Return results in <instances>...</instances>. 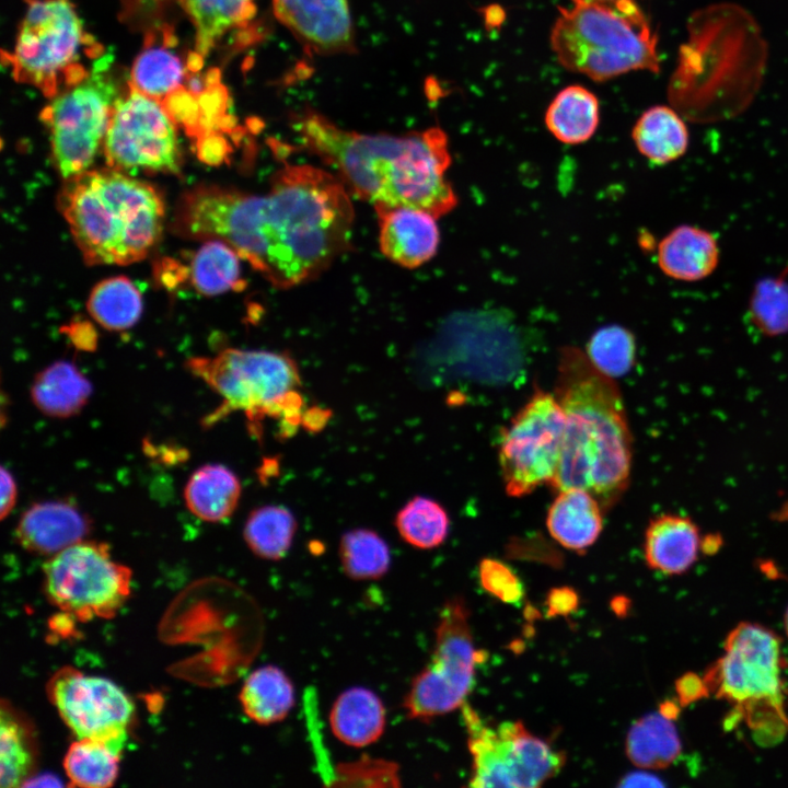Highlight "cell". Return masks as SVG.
Masks as SVG:
<instances>
[{"label":"cell","mask_w":788,"mask_h":788,"mask_svg":"<svg viewBox=\"0 0 788 788\" xmlns=\"http://www.w3.org/2000/svg\"><path fill=\"white\" fill-rule=\"evenodd\" d=\"M785 626H786V631H787V635H788V609H787V612H786V615H785Z\"/></svg>","instance_id":"obj_52"},{"label":"cell","mask_w":788,"mask_h":788,"mask_svg":"<svg viewBox=\"0 0 788 788\" xmlns=\"http://www.w3.org/2000/svg\"><path fill=\"white\" fill-rule=\"evenodd\" d=\"M91 526L90 518L71 501L46 500L22 513L15 537L27 552L53 556L84 541Z\"/></svg>","instance_id":"obj_19"},{"label":"cell","mask_w":788,"mask_h":788,"mask_svg":"<svg viewBox=\"0 0 788 788\" xmlns=\"http://www.w3.org/2000/svg\"><path fill=\"white\" fill-rule=\"evenodd\" d=\"M631 138L639 153L657 165L682 158L690 142L685 119L664 105L645 111L633 127Z\"/></svg>","instance_id":"obj_28"},{"label":"cell","mask_w":788,"mask_h":788,"mask_svg":"<svg viewBox=\"0 0 788 788\" xmlns=\"http://www.w3.org/2000/svg\"><path fill=\"white\" fill-rule=\"evenodd\" d=\"M329 785L360 788L398 787L399 767L393 761L362 755L337 764L332 772Z\"/></svg>","instance_id":"obj_42"},{"label":"cell","mask_w":788,"mask_h":788,"mask_svg":"<svg viewBox=\"0 0 788 788\" xmlns=\"http://www.w3.org/2000/svg\"><path fill=\"white\" fill-rule=\"evenodd\" d=\"M241 497L237 476L222 464H205L193 472L184 487L187 509L206 522L231 517Z\"/></svg>","instance_id":"obj_27"},{"label":"cell","mask_w":788,"mask_h":788,"mask_svg":"<svg viewBox=\"0 0 788 788\" xmlns=\"http://www.w3.org/2000/svg\"><path fill=\"white\" fill-rule=\"evenodd\" d=\"M769 519L778 523H788V496L770 512Z\"/></svg>","instance_id":"obj_49"},{"label":"cell","mask_w":788,"mask_h":788,"mask_svg":"<svg viewBox=\"0 0 788 788\" xmlns=\"http://www.w3.org/2000/svg\"><path fill=\"white\" fill-rule=\"evenodd\" d=\"M625 751L637 767L661 769L680 756L682 743L672 719L658 711L639 718L630 727Z\"/></svg>","instance_id":"obj_31"},{"label":"cell","mask_w":788,"mask_h":788,"mask_svg":"<svg viewBox=\"0 0 788 788\" xmlns=\"http://www.w3.org/2000/svg\"><path fill=\"white\" fill-rule=\"evenodd\" d=\"M705 540L691 517L674 512L658 514L645 530V561L650 569L664 575H682L697 561Z\"/></svg>","instance_id":"obj_21"},{"label":"cell","mask_w":788,"mask_h":788,"mask_svg":"<svg viewBox=\"0 0 788 788\" xmlns=\"http://www.w3.org/2000/svg\"><path fill=\"white\" fill-rule=\"evenodd\" d=\"M338 554L344 572L354 580H378L390 569L391 553L386 542L369 529L346 532L340 538Z\"/></svg>","instance_id":"obj_38"},{"label":"cell","mask_w":788,"mask_h":788,"mask_svg":"<svg viewBox=\"0 0 788 788\" xmlns=\"http://www.w3.org/2000/svg\"><path fill=\"white\" fill-rule=\"evenodd\" d=\"M26 3L9 66L16 81L53 97L89 72L79 62L88 37L71 0Z\"/></svg>","instance_id":"obj_9"},{"label":"cell","mask_w":788,"mask_h":788,"mask_svg":"<svg viewBox=\"0 0 788 788\" xmlns=\"http://www.w3.org/2000/svg\"><path fill=\"white\" fill-rule=\"evenodd\" d=\"M69 338L72 344L82 350H93L96 345V337L93 331L89 332L86 325L69 327Z\"/></svg>","instance_id":"obj_47"},{"label":"cell","mask_w":788,"mask_h":788,"mask_svg":"<svg viewBox=\"0 0 788 788\" xmlns=\"http://www.w3.org/2000/svg\"><path fill=\"white\" fill-rule=\"evenodd\" d=\"M676 691L683 705L708 695L704 680L695 674L682 676L676 682Z\"/></svg>","instance_id":"obj_45"},{"label":"cell","mask_w":788,"mask_h":788,"mask_svg":"<svg viewBox=\"0 0 788 788\" xmlns=\"http://www.w3.org/2000/svg\"><path fill=\"white\" fill-rule=\"evenodd\" d=\"M767 57L762 28L746 9L732 2L698 9L688 19L668 100L691 123L734 118L758 93Z\"/></svg>","instance_id":"obj_3"},{"label":"cell","mask_w":788,"mask_h":788,"mask_svg":"<svg viewBox=\"0 0 788 788\" xmlns=\"http://www.w3.org/2000/svg\"><path fill=\"white\" fill-rule=\"evenodd\" d=\"M47 694L77 739L100 741L121 753L135 707L118 685L65 667L49 680Z\"/></svg>","instance_id":"obj_16"},{"label":"cell","mask_w":788,"mask_h":788,"mask_svg":"<svg viewBox=\"0 0 788 788\" xmlns=\"http://www.w3.org/2000/svg\"><path fill=\"white\" fill-rule=\"evenodd\" d=\"M119 757L103 742L77 739L65 755L63 768L72 786L105 788L117 778Z\"/></svg>","instance_id":"obj_37"},{"label":"cell","mask_w":788,"mask_h":788,"mask_svg":"<svg viewBox=\"0 0 788 788\" xmlns=\"http://www.w3.org/2000/svg\"><path fill=\"white\" fill-rule=\"evenodd\" d=\"M301 146L331 166L349 192L375 212L398 207L425 210L437 219L457 205L445 177L449 141L439 127L402 136L344 129L304 109L291 119Z\"/></svg>","instance_id":"obj_2"},{"label":"cell","mask_w":788,"mask_h":788,"mask_svg":"<svg viewBox=\"0 0 788 788\" xmlns=\"http://www.w3.org/2000/svg\"><path fill=\"white\" fill-rule=\"evenodd\" d=\"M659 711H660L662 715H664L665 717L673 719V718L676 717L677 708H676V706L674 705V703L664 702V703L660 706Z\"/></svg>","instance_id":"obj_50"},{"label":"cell","mask_w":788,"mask_h":788,"mask_svg":"<svg viewBox=\"0 0 788 788\" xmlns=\"http://www.w3.org/2000/svg\"><path fill=\"white\" fill-rule=\"evenodd\" d=\"M570 1H571V3H577V2H598V1H611V0H570Z\"/></svg>","instance_id":"obj_51"},{"label":"cell","mask_w":788,"mask_h":788,"mask_svg":"<svg viewBox=\"0 0 788 788\" xmlns=\"http://www.w3.org/2000/svg\"><path fill=\"white\" fill-rule=\"evenodd\" d=\"M578 593L570 587H557L549 590L546 598L547 615L565 616L577 610Z\"/></svg>","instance_id":"obj_44"},{"label":"cell","mask_w":788,"mask_h":788,"mask_svg":"<svg viewBox=\"0 0 788 788\" xmlns=\"http://www.w3.org/2000/svg\"><path fill=\"white\" fill-rule=\"evenodd\" d=\"M244 714L263 726L282 721L296 704V690L287 673L271 664L254 670L239 695Z\"/></svg>","instance_id":"obj_29"},{"label":"cell","mask_w":788,"mask_h":788,"mask_svg":"<svg viewBox=\"0 0 788 788\" xmlns=\"http://www.w3.org/2000/svg\"><path fill=\"white\" fill-rule=\"evenodd\" d=\"M86 309L94 321L108 331L134 326L142 312L138 288L125 276L100 281L90 292Z\"/></svg>","instance_id":"obj_34"},{"label":"cell","mask_w":788,"mask_h":788,"mask_svg":"<svg viewBox=\"0 0 788 788\" xmlns=\"http://www.w3.org/2000/svg\"><path fill=\"white\" fill-rule=\"evenodd\" d=\"M603 512L599 500L588 490L564 489L557 491L547 511L546 528L563 547L586 552L602 532Z\"/></svg>","instance_id":"obj_23"},{"label":"cell","mask_w":788,"mask_h":788,"mask_svg":"<svg viewBox=\"0 0 788 788\" xmlns=\"http://www.w3.org/2000/svg\"><path fill=\"white\" fill-rule=\"evenodd\" d=\"M781 669L779 638L764 626L743 622L730 631L725 653L703 680L708 694L732 705L728 725L743 721L758 744L772 745L788 732Z\"/></svg>","instance_id":"obj_7"},{"label":"cell","mask_w":788,"mask_h":788,"mask_svg":"<svg viewBox=\"0 0 788 788\" xmlns=\"http://www.w3.org/2000/svg\"><path fill=\"white\" fill-rule=\"evenodd\" d=\"M190 18L196 53L201 57L229 32L244 26L255 14L254 0H177Z\"/></svg>","instance_id":"obj_32"},{"label":"cell","mask_w":788,"mask_h":788,"mask_svg":"<svg viewBox=\"0 0 788 788\" xmlns=\"http://www.w3.org/2000/svg\"><path fill=\"white\" fill-rule=\"evenodd\" d=\"M663 785L664 784L658 777L645 772L629 773L618 783V786L622 787H659Z\"/></svg>","instance_id":"obj_48"},{"label":"cell","mask_w":788,"mask_h":788,"mask_svg":"<svg viewBox=\"0 0 788 788\" xmlns=\"http://www.w3.org/2000/svg\"><path fill=\"white\" fill-rule=\"evenodd\" d=\"M720 258L716 236L702 228L682 224L658 244L657 263L661 271L675 280L695 282L709 277Z\"/></svg>","instance_id":"obj_22"},{"label":"cell","mask_w":788,"mask_h":788,"mask_svg":"<svg viewBox=\"0 0 788 788\" xmlns=\"http://www.w3.org/2000/svg\"><path fill=\"white\" fill-rule=\"evenodd\" d=\"M349 190L332 173L286 164L268 192L252 195L199 185L179 199L172 228L194 240H220L279 289L316 278L350 245Z\"/></svg>","instance_id":"obj_1"},{"label":"cell","mask_w":788,"mask_h":788,"mask_svg":"<svg viewBox=\"0 0 788 788\" xmlns=\"http://www.w3.org/2000/svg\"><path fill=\"white\" fill-rule=\"evenodd\" d=\"M103 57L86 76L53 96L42 117L49 129L53 160L65 179L89 170L104 142L117 96Z\"/></svg>","instance_id":"obj_12"},{"label":"cell","mask_w":788,"mask_h":788,"mask_svg":"<svg viewBox=\"0 0 788 788\" xmlns=\"http://www.w3.org/2000/svg\"><path fill=\"white\" fill-rule=\"evenodd\" d=\"M788 264L780 275L758 280L748 306L753 326L767 337L788 333Z\"/></svg>","instance_id":"obj_40"},{"label":"cell","mask_w":788,"mask_h":788,"mask_svg":"<svg viewBox=\"0 0 788 788\" xmlns=\"http://www.w3.org/2000/svg\"><path fill=\"white\" fill-rule=\"evenodd\" d=\"M186 369L222 398L205 418L207 426L232 412H243L257 434L265 417L282 418L287 424L302 417L300 372L287 354L228 348L211 357H193Z\"/></svg>","instance_id":"obj_8"},{"label":"cell","mask_w":788,"mask_h":788,"mask_svg":"<svg viewBox=\"0 0 788 788\" xmlns=\"http://www.w3.org/2000/svg\"><path fill=\"white\" fill-rule=\"evenodd\" d=\"M599 119L596 96L579 84L558 92L545 113L548 131L566 144L588 141L594 135Z\"/></svg>","instance_id":"obj_30"},{"label":"cell","mask_w":788,"mask_h":788,"mask_svg":"<svg viewBox=\"0 0 788 788\" xmlns=\"http://www.w3.org/2000/svg\"><path fill=\"white\" fill-rule=\"evenodd\" d=\"M438 363L452 374L486 385L513 382L524 368V354L510 326L484 317L453 321L434 343Z\"/></svg>","instance_id":"obj_17"},{"label":"cell","mask_w":788,"mask_h":788,"mask_svg":"<svg viewBox=\"0 0 788 788\" xmlns=\"http://www.w3.org/2000/svg\"><path fill=\"white\" fill-rule=\"evenodd\" d=\"M18 497L16 482L4 466L1 468V519H4L14 508Z\"/></svg>","instance_id":"obj_46"},{"label":"cell","mask_w":788,"mask_h":788,"mask_svg":"<svg viewBox=\"0 0 788 788\" xmlns=\"http://www.w3.org/2000/svg\"><path fill=\"white\" fill-rule=\"evenodd\" d=\"M479 657L465 600H447L438 614L429 661L413 677L403 698L407 718L430 722L461 709L473 690Z\"/></svg>","instance_id":"obj_10"},{"label":"cell","mask_w":788,"mask_h":788,"mask_svg":"<svg viewBox=\"0 0 788 788\" xmlns=\"http://www.w3.org/2000/svg\"><path fill=\"white\" fill-rule=\"evenodd\" d=\"M175 123L164 105L128 83L116 100L103 142L108 167L177 174L182 165Z\"/></svg>","instance_id":"obj_15"},{"label":"cell","mask_w":788,"mask_h":788,"mask_svg":"<svg viewBox=\"0 0 788 788\" xmlns=\"http://www.w3.org/2000/svg\"><path fill=\"white\" fill-rule=\"evenodd\" d=\"M273 11L315 54L349 53L354 47L349 0H273Z\"/></svg>","instance_id":"obj_18"},{"label":"cell","mask_w":788,"mask_h":788,"mask_svg":"<svg viewBox=\"0 0 788 788\" xmlns=\"http://www.w3.org/2000/svg\"><path fill=\"white\" fill-rule=\"evenodd\" d=\"M0 779L2 788L24 786L36 763L31 727L10 706L2 703L0 718Z\"/></svg>","instance_id":"obj_33"},{"label":"cell","mask_w":788,"mask_h":788,"mask_svg":"<svg viewBox=\"0 0 788 788\" xmlns=\"http://www.w3.org/2000/svg\"><path fill=\"white\" fill-rule=\"evenodd\" d=\"M565 431V415L555 394L535 389L503 428L499 466L511 497L529 495L549 485L557 471Z\"/></svg>","instance_id":"obj_14"},{"label":"cell","mask_w":788,"mask_h":788,"mask_svg":"<svg viewBox=\"0 0 788 788\" xmlns=\"http://www.w3.org/2000/svg\"><path fill=\"white\" fill-rule=\"evenodd\" d=\"M554 394L565 415V431L549 487L586 489L607 511L626 491L631 471L633 437L621 392L586 352L565 346Z\"/></svg>","instance_id":"obj_4"},{"label":"cell","mask_w":788,"mask_h":788,"mask_svg":"<svg viewBox=\"0 0 788 788\" xmlns=\"http://www.w3.org/2000/svg\"><path fill=\"white\" fill-rule=\"evenodd\" d=\"M328 721L334 737L341 743L361 749L383 735L386 709L373 691L354 686L341 692L334 700Z\"/></svg>","instance_id":"obj_24"},{"label":"cell","mask_w":788,"mask_h":788,"mask_svg":"<svg viewBox=\"0 0 788 788\" xmlns=\"http://www.w3.org/2000/svg\"><path fill=\"white\" fill-rule=\"evenodd\" d=\"M551 46L564 68L594 81L635 70L660 71L657 31L635 0L559 8Z\"/></svg>","instance_id":"obj_6"},{"label":"cell","mask_w":788,"mask_h":788,"mask_svg":"<svg viewBox=\"0 0 788 788\" xmlns=\"http://www.w3.org/2000/svg\"><path fill=\"white\" fill-rule=\"evenodd\" d=\"M376 215L380 250L392 263L416 268L436 255L440 231L434 216L410 207L392 208Z\"/></svg>","instance_id":"obj_20"},{"label":"cell","mask_w":788,"mask_h":788,"mask_svg":"<svg viewBox=\"0 0 788 788\" xmlns=\"http://www.w3.org/2000/svg\"><path fill=\"white\" fill-rule=\"evenodd\" d=\"M586 355L601 373L611 379L623 376L635 363V336L617 324L602 326L591 335Z\"/></svg>","instance_id":"obj_41"},{"label":"cell","mask_w":788,"mask_h":788,"mask_svg":"<svg viewBox=\"0 0 788 788\" xmlns=\"http://www.w3.org/2000/svg\"><path fill=\"white\" fill-rule=\"evenodd\" d=\"M241 256L220 240H206L190 262L189 276L194 288L205 296H217L243 287Z\"/></svg>","instance_id":"obj_35"},{"label":"cell","mask_w":788,"mask_h":788,"mask_svg":"<svg viewBox=\"0 0 788 788\" xmlns=\"http://www.w3.org/2000/svg\"><path fill=\"white\" fill-rule=\"evenodd\" d=\"M58 205L89 264L138 262L158 243L164 227L158 189L112 167L67 178Z\"/></svg>","instance_id":"obj_5"},{"label":"cell","mask_w":788,"mask_h":788,"mask_svg":"<svg viewBox=\"0 0 788 788\" xmlns=\"http://www.w3.org/2000/svg\"><path fill=\"white\" fill-rule=\"evenodd\" d=\"M479 581L484 590L506 604H518L524 595V588L515 572L503 561L483 558L478 567Z\"/></svg>","instance_id":"obj_43"},{"label":"cell","mask_w":788,"mask_h":788,"mask_svg":"<svg viewBox=\"0 0 788 788\" xmlns=\"http://www.w3.org/2000/svg\"><path fill=\"white\" fill-rule=\"evenodd\" d=\"M461 710L472 756L471 787L535 788L564 767L566 754L521 721L491 726L467 703Z\"/></svg>","instance_id":"obj_11"},{"label":"cell","mask_w":788,"mask_h":788,"mask_svg":"<svg viewBox=\"0 0 788 788\" xmlns=\"http://www.w3.org/2000/svg\"><path fill=\"white\" fill-rule=\"evenodd\" d=\"M297 531L291 511L282 506H264L253 510L243 529L248 548L266 560H279L290 549Z\"/></svg>","instance_id":"obj_36"},{"label":"cell","mask_w":788,"mask_h":788,"mask_svg":"<svg viewBox=\"0 0 788 788\" xmlns=\"http://www.w3.org/2000/svg\"><path fill=\"white\" fill-rule=\"evenodd\" d=\"M30 392L35 407L44 415L69 418L88 404L92 384L74 363L58 360L35 375Z\"/></svg>","instance_id":"obj_25"},{"label":"cell","mask_w":788,"mask_h":788,"mask_svg":"<svg viewBox=\"0 0 788 788\" xmlns=\"http://www.w3.org/2000/svg\"><path fill=\"white\" fill-rule=\"evenodd\" d=\"M43 572L48 600L82 622L113 617L130 594L131 571L105 543L81 541L53 555Z\"/></svg>","instance_id":"obj_13"},{"label":"cell","mask_w":788,"mask_h":788,"mask_svg":"<svg viewBox=\"0 0 788 788\" xmlns=\"http://www.w3.org/2000/svg\"><path fill=\"white\" fill-rule=\"evenodd\" d=\"M395 526L407 544L419 549H431L445 541L450 519L439 502L418 496L397 512Z\"/></svg>","instance_id":"obj_39"},{"label":"cell","mask_w":788,"mask_h":788,"mask_svg":"<svg viewBox=\"0 0 788 788\" xmlns=\"http://www.w3.org/2000/svg\"><path fill=\"white\" fill-rule=\"evenodd\" d=\"M174 43L166 33L163 39L151 36L132 63L128 83L160 102L184 88L190 69L188 60L175 51Z\"/></svg>","instance_id":"obj_26"}]
</instances>
